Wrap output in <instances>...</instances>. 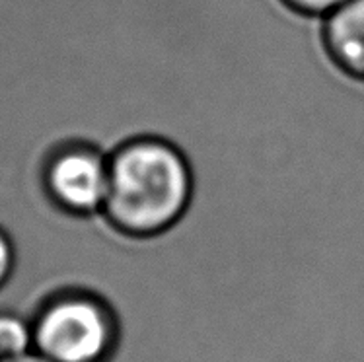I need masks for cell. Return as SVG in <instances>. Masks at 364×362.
<instances>
[{"mask_svg":"<svg viewBox=\"0 0 364 362\" xmlns=\"http://www.w3.org/2000/svg\"><path fill=\"white\" fill-rule=\"evenodd\" d=\"M323 41L343 73L364 82V0H349L323 18Z\"/></svg>","mask_w":364,"mask_h":362,"instance_id":"cell-4","label":"cell"},{"mask_svg":"<svg viewBox=\"0 0 364 362\" xmlns=\"http://www.w3.org/2000/svg\"><path fill=\"white\" fill-rule=\"evenodd\" d=\"M33 351L31 318L26 319L18 312L0 310V358L18 356Z\"/></svg>","mask_w":364,"mask_h":362,"instance_id":"cell-5","label":"cell"},{"mask_svg":"<svg viewBox=\"0 0 364 362\" xmlns=\"http://www.w3.org/2000/svg\"><path fill=\"white\" fill-rule=\"evenodd\" d=\"M283 2L292 10H296L298 14L310 16V18H326L349 0H283Z\"/></svg>","mask_w":364,"mask_h":362,"instance_id":"cell-6","label":"cell"},{"mask_svg":"<svg viewBox=\"0 0 364 362\" xmlns=\"http://www.w3.org/2000/svg\"><path fill=\"white\" fill-rule=\"evenodd\" d=\"M195 176L186 154L160 137H136L109 154V187L100 220L133 242L179 228L193 205Z\"/></svg>","mask_w":364,"mask_h":362,"instance_id":"cell-1","label":"cell"},{"mask_svg":"<svg viewBox=\"0 0 364 362\" xmlns=\"http://www.w3.org/2000/svg\"><path fill=\"white\" fill-rule=\"evenodd\" d=\"M39 185L59 215L76 220L100 218L109 187V152L80 134L65 137L45 152Z\"/></svg>","mask_w":364,"mask_h":362,"instance_id":"cell-3","label":"cell"},{"mask_svg":"<svg viewBox=\"0 0 364 362\" xmlns=\"http://www.w3.org/2000/svg\"><path fill=\"white\" fill-rule=\"evenodd\" d=\"M0 362H51V361H47L43 355H39L38 351H30V353H23V355L0 358Z\"/></svg>","mask_w":364,"mask_h":362,"instance_id":"cell-8","label":"cell"},{"mask_svg":"<svg viewBox=\"0 0 364 362\" xmlns=\"http://www.w3.org/2000/svg\"><path fill=\"white\" fill-rule=\"evenodd\" d=\"M16 267V250L12 244V238L0 226V290L4 289L8 281L12 279Z\"/></svg>","mask_w":364,"mask_h":362,"instance_id":"cell-7","label":"cell"},{"mask_svg":"<svg viewBox=\"0 0 364 362\" xmlns=\"http://www.w3.org/2000/svg\"><path fill=\"white\" fill-rule=\"evenodd\" d=\"M33 351L51 362H112L121 345V321L104 296L63 289L31 316Z\"/></svg>","mask_w":364,"mask_h":362,"instance_id":"cell-2","label":"cell"}]
</instances>
